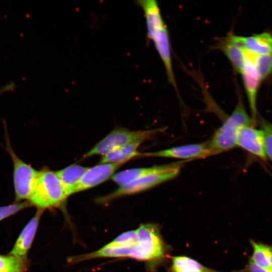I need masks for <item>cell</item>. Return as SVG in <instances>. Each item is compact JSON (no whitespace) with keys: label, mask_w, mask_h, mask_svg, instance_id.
Segmentation results:
<instances>
[{"label":"cell","mask_w":272,"mask_h":272,"mask_svg":"<svg viewBox=\"0 0 272 272\" xmlns=\"http://www.w3.org/2000/svg\"><path fill=\"white\" fill-rule=\"evenodd\" d=\"M136 230L138 241L131 247L129 258L145 262L147 269L154 271L169 257L170 246L157 224H142Z\"/></svg>","instance_id":"obj_1"},{"label":"cell","mask_w":272,"mask_h":272,"mask_svg":"<svg viewBox=\"0 0 272 272\" xmlns=\"http://www.w3.org/2000/svg\"><path fill=\"white\" fill-rule=\"evenodd\" d=\"M66 198L55 172L46 169L39 171L28 200L31 206L44 211L60 207Z\"/></svg>","instance_id":"obj_2"},{"label":"cell","mask_w":272,"mask_h":272,"mask_svg":"<svg viewBox=\"0 0 272 272\" xmlns=\"http://www.w3.org/2000/svg\"><path fill=\"white\" fill-rule=\"evenodd\" d=\"M255 122L247 113L242 98L239 96L237 104L231 114L215 132L210 141V148L220 153L236 146L241 128L245 126L254 125Z\"/></svg>","instance_id":"obj_3"},{"label":"cell","mask_w":272,"mask_h":272,"mask_svg":"<svg viewBox=\"0 0 272 272\" xmlns=\"http://www.w3.org/2000/svg\"><path fill=\"white\" fill-rule=\"evenodd\" d=\"M161 130L159 129L137 131L122 128L115 129L87 152L84 157L96 155L104 156L136 141L144 142L149 140Z\"/></svg>","instance_id":"obj_4"},{"label":"cell","mask_w":272,"mask_h":272,"mask_svg":"<svg viewBox=\"0 0 272 272\" xmlns=\"http://www.w3.org/2000/svg\"><path fill=\"white\" fill-rule=\"evenodd\" d=\"M7 150L13 162V181L15 202L28 201L35 183L38 172L25 163L15 153L7 138Z\"/></svg>","instance_id":"obj_5"},{"label":"cell","mask_w":272,"mask_h":272,"mask_svg":"<svg viewBox=\"0 0 272 272\" xmlns=\"http://www.w3.org/2000/svg\"><path fill=\"white\" fill-rule=\"evenodd\" d=\"M181 167L152 174L120 186L111 193L96 199L97 203L105 204L117 197L136 193L151 188L162 182L172 179L179 174Z\"/></svg>","instance_id":"obj_6"},{"label":"cell","mask_w":272,"mask_h":272,"mask_svg":"<svg viewBox=\"0 0 272 272\" xmlns=\"http://www.w3.org/2000/svg\"><path fill=\"white\" fill-rule=\"evenodd\" d=\"M217 154L218 153L210 148L208 142H205L175 147L154 152L142 153V156L190 160L205 158Z\"/></svg>","instance_id":"obj_7"},{"label":"cell","mask_w":272,"mask_h":272,"mask_svg":"<svg viewBox=\"0 0 272 272\" xmlns=\"http://www.w3.org/2000/svg\"><path fill=\"white\" fill-rule=\"evenodd\" d=\"M244 51L246 57V63L240 74L242 75L247 96L251 118L255 122L257 116L256 99L261 80L252 62V54L246 51Z\"/></svg>","instance_id":"obj_8"},{"label":"cell","mask_w":272,"mask_h":272,"mask_svg":"<svg viewBox=\"0 0 272 272\" xmlns=\"http://www.w3.org/2000/svg\"><path fill=\"white\" fill-rule=\"evenodd\" d=\"M124 163L100 164L89 168L75 189L74 193L90 189L107 180Z\"/></svg>","instance_id":"obj_9"},{"label":"cell","mask_w":272,"mask_h":272,"mask_svg":"<svg viewBox=\"0 0 272 272\" xmlns=\"http://www.w3.org/2000/svg\"><path fill=\"white\" fill-rule=\"evenodd\" d=\"M236 146L261 160H265L266 158L262 132L252 125L245 126L241 128Z\"/></svg>","instance_id":"obj_10"},{"label":"cell","mask_w":272,"mask_h":272,"mask_svg":"<svg viewBox=\"0 0 272 272\" xmlns=\"http://www.w3.org/2000/svg\"><path fill=\"white\" fill-rule=\"evenodd\" d=\"M43 212V211L37 210L35 215L28 222L21 231L9 254L19 257H27L28 252L32 245Z\"/></svg>","instance_id":"obj_11"},{"label":"cell","mask_w":272,"mask_h":272,"mask_svg":"<svg viewBox=\"0 0 272 272\" xmlns=\"http://www.w3.org/2000/svg\"><path fill=\"white\" fill-rule=\"evenodd\" d=\"M151 40L153 41L163 63L169 82L173 85L176 92L178 93L172 66L169 35L167 28L165 27L158 32Z\"/></svg>","instance_id":"obj_12"},{"label":"cell","mask_w":272,"mask_h":272,"mask_svg":"<svg viewBox=\"0 0 272 272\" xmlns=\"http://www.w3.org/2000/svg\"><path fill=\"white\" fill-rule=\"evenodd\" d=\"M183 163L176 162L151 167L127 169L114 174L112 179L120 186L147 175L181 167Z\"/></svg>","instance_id":"obj_13"},{"label":"cell","mask_w":272,"mask_h":272,"mask_svg":"<svg viewBox=\"0 0 272 272\" xmlns=\"http://www.w3.org/2000/svg\"><path fill=\"white\" fill-rule=\"evenodd\" d=\"M138 4L143 9L146 18L147 36L150 40L158 32L166 27L158 3L155 0H141Z\"/></svg>","instance_id":"obj_14"},{"label":"cell","mask_w":272,"mask_h":272,"mask_svg":"<svg viewBox=\"0 0 272 272\" xmlns=\"http://www.w3.org/2000/svg\"><path fill=\"white\" fill-rule=\"evenodd\" d=\"M243 49L255 55L272 53V34L262 32L251 36H238Z\"/></svg>","instance_id":"obj_15"},{"label":"cell","mask_w":272,"mask_h":272,"mask_svg":"<svg viewBox=\"0 0 272 272\" xmlns=\"http://www.w3.org/2000/svg\"><path fill=\"white\" fill-rule=\"evenodd\" d=\"M218 48L225 53L232 64L235 73L241 74L246 63V57L243 49L233 39L229 34L220 41Z\"/></svg>","instance_id":"obj_16"},{"label":"cell","mask_w":272,"mask_h":272,"mask_svg":"<svg viewBox=\"0 0 272 272\" xmlns=\"http://www.w3.org/2000/svg\"><path fill=\"white\" fill-rule=\"evenodd\" d=\"M88 168L74 164L55 172L67 197L74 193L75 189Z\"/></svg>","instance_id":"obj_17"},{"label":"cell","mask_w":272,"mask_h":272,"mask_svg":"<svg viewBox=\"0 0 272 272\" xmlns=\"http://www.w3.org/2000/svg\"><path fill=\"white\" fill-rule=\"evenodd\" d=\"M143 142L136 141L102 156L100 164L126 162L134 157L142 156L138 148Z\"/></svg>","instance_id":"obj_18"},{"label":"cell","mask_w":272,"mask_h":272,"mask_svg":"<svg viewBox=\"0 0 272 272\" xmlns=\"http://www.w3.org/2000/svg\"><path fill=\"white\" fill-rule=\"evenodd\" d=\"M168 272H221L205 266L197 261L186 256L171 257Z\"/></svg>","instance_id":"obj_19"},{"label":"cell","mask_w":272,"mask_h":272,"mask_svg":"<svg viewBox=\"0 0 272 272\" xmlns=\"http://www.w3.org/2000/svg\"><path fill=\"white\" fill-rule=\"evenodd\" d=\"M250 243L253 252L249 259L261 268L272 270V246L252 239Z\"/></svg>","instance_id":"obj_20"},{"label":"cell","mask_w":272,"mask_h":272,"mask_svg":"<svg viewBox=\"0 0 272 272\" xmlns=\"http://www.w3.org/2000/svg\"><path fill=\"white\" fill-rule=\"evenodd\" d=\"M28 264L27 257L0 255V272H24Z\"/></svg>","instance_id":"obj_21"},{"label":"cell","mask_w":272,"mask_h":272,"mask_svg":"<svg viewBox=\"0 0 272 272\" xmlns=\"http://www.w3.org/2000/svg\"><path fill=\"white\" fill-rule=\"evenodd\" d=\"M252 60L261 81L272 74V53L252 55Z\"/></svg>","instance_id":"obj_22"},{"label":"cell","mask_w":272,"mask_h":272,"mask_svg":"<svg viewBox=\"0 0 272 272\" xmlns=\"http://www.w3.org/2000/svg\"><path fill=\"white\" fill-rule=\"evenodd\" d=\"M259 123L263 133L266 158L272 161V124L262 118Z\"/></svg>","instance_id":"obj_23"},{"label":"cell","mask_w":272,"mask_h":272,"mask_svg":"<svg viewBox=\"0 0 272 272\" xmlns=\"http://www.w3.org/2000/svg\"><path fill=\"white\" fill-rule=\"evenodd\" d=\"M31 206L28 201L0 207V221Z\"/></svg>","instance_id":"obj_24"},{"label":"cell","mask_w":272,"mask_h":272,"mask_svg":"<svg viewBox=\"0 0 272 272\" xmlns=\"http://www.w3.org/2000/svg\"><path fill=\"white\" fill-rule=\"evenodd\" d=\"M233 272H272V270L261 268L255 265L249 259L247 264L244 268Z\"/></svg>","instance_id":"obj_25"},{"label":"cell","mask_w":272,"mask_h":272,"mask_svg":"<svg viewBox=\"0 0 272 272\" xmlns=\"http://www.w3.org/2000/svg\"><path fill=\"white\" fill-rule=\"evenodd\" d=\"M14 87V85L12 83L9 84L5 87H3L2 88L0 89V95L2 94L7 92L8 91H10L12 90Z\"/></svg>","instance_id":"obj_26"}]
</instances>
